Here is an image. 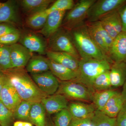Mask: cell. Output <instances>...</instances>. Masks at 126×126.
<instances>
[{
  "instance_id": "cell-44",
  "label": "cell",
  "mask_w": 126,
  "mask_h": 126,
  "mask_svg": "<svg viewBox=\"0 0 126 126\" xmlns=\"http://www.w3.org/2000/svg\"></svg>"
},
{
  "instance_id": "cell-35",
  "label": "cell",
  "mask_w": 126,
  "mask_h": 126,
  "mask_svg": "<svg viewBox=\"0 0 126 126\" xmlns=\"http://www.w3.org/2000/svg\"><path fill=\"white\" fill-rule=\"evenodd\" d=\"M20 36L19 32L7 34L0 37V45L10 46L16 44L19 40Z\"/></svg>"
},
{
  "instance_id": "cell-42",
  "label": "cell",
  "mask_w": 126,
  "mask_h": 126,
  "mask_svg": "<svg viewBox=\"0 0 126 126\" xmlns=\"http://www.w3.org/2000/svg\"><path fill=\"white\" fill-rule=\"evenodd\" d=\"M122 87L123 89L121 93L124 98L125 102L126 103V80Z\"/></svg>"
},
{
  "instance_id": "cell-41",
  "label": "cell",
  "mask_w": 126,
  "mask_h": 126,
  "mask_svg": "<svg viewBox=\"0 0 126 126\" xmlns=\"http://www.w3.org/2000/svg\"><path fill=\"white\" fill-rule=\"evenodd\" d=\"M4 75L2 72H0V98L1 94V90L3 87L4 83Z\"/></svg>"
},
{
  "instance_id": "cell-8",
  "label": "cell",
  "mask_w": 126,
  "mask_h": 126,
  "mask_svg": "<svg viewBox=\"0 0 126 126\" xmlns=\"http://www.w3.org/2000/svg\"><path fill=\"white\" fill-rule=\"evenodd\" d=\"M31 78L40 89L46 95L55 94L58 89L60 82L50 70L40 73L31 74Z\"/></svg>"
},
{
  "instance_id": "cell-13",
  "label": "cell",
  "mask_w": 126,
  "mask_h": 126,
  "mask_svg": "<svg viewBox=\"0 0 126 126\" xmlns=\"http://www.w3.org/2000/svg\"><path fill=\"white\" fill-rule=\"evenodd\" d=\"M65 11H53L49 14L44 27L39 32L49 38L60 28L65 14Z\"/></svg>"
},
{
  "instance_id": "cell-15",
  "label": "cell",
  "mask_w": 126,
  "mask_h": 126,
  "mask_svg": "<svg viewBox=\"0 0 126 126\" xmlns=\"http://www.w3.org/2000/svg\"><path fill=\"white\" fill-rule=\"evenodd\" d=\"M80 101H72L68 104L67 109L73 118L85 119L91 118L96 111L92 103Z\"/></svg>"
},
{
  "instance_id": "cell-2",
  "label": "cell",
  "mask_w": 126,
  "mask_h": 126,
  "mask_svg": "<svg viewBox=\"0 0 126 126\" xmlns=\"http://www.w3.org/2000/svg\"><path fill=\"white\" fill-rule=\"evenodd\" d=\"M70 31L80 58L107 60L111 64L113 63L94 43L88 32L86 23Z\"/></svg>"
},
{
  "instance_id": "cell-14",
  "label": "cell",
  "mask_w": 126,
  "mask_h": 126,
  "mask_svg": "<svg viewBox=\"0 0 126 126\" xmlns=\"http://www.w3.org/2000/svg\"><path fill=\"white\" fill-rule=\"evenodd\" d=\"M113 62H126V32L122 31L114 40L109 51Z\"/></svg>"
},
{
  "instance_id": "cell-28",
  "label": "cell",
  "mask_w": 126,
  "mask_h": 126,
  "mask_svg": "<svg viewBox=\"0 0 126 126\" xmlns=\"http://www.w3.org/2000/svg\"><path fill=\"white\" fill-rule=\"evenodd\" d=\"M109 71L110 70L103 72L94 79L92 86L93 92L113 89L111 85Z\"/></svg>"
},
{
  "instance_id": "cell-29",
  "label": "cell",
  "mask_w": 126,
  "mask_h": 126,
  "mask_svg": "<svg viewBox=\"0 0 126 126\" xmlns=\"http://www.w3.org/2000/svg\"><path fill=\"white\" fill-rule=\"evenodd\" d=\"M92 126H116V118H111L96 110L91 118Z\"/></svg>"
},
{
  "instance_id": "cell-39",
  "label": "cell",
  "mask_w": 126,
  "mask_h": 126,
  "mask_svg": "<svg viewBox=\"0 0 126 126\" xmlns=\"http://www.w3.org/2000/svg\"><path fill=\"white\" fill-rule=\"evenodd\" d=\"M122 24V31L126 32V4L118 10Z\"/></svg>"
},
{
  "instance_id": "cell-27",
  "label": "cell",
  "mask_w": 126,
  "mask_h": 126,
  "mask_svg": "<svg viewBox=\"0 0 126 126\" xmlns=\"http://www.w3.org/2000/svg\"><path fill=\"white\" fill-rule=\"evenodd\" d=\"M49 14L47 9L29 16L26 20V25L33 29L41 30L45 24Z\"/></svg>"
},
{
  "instance_id": "cell-34",
  "label": "cell",
  "mask_w": 126,
  "mask_h": 126,
  "mask_svg": "<svg viewBox=\"0 0 126 126\" xmlns=\"http://www.w3.org/2000/svg\"><path fill=\"white\" fill-rule=\"evenodd\" d=\"M75 5L73 0H57L47 9L49 13L53 11H66L72 9Z\"/></svg>"
},
{
  "instance_id": "cell-31",
  "label": "cell",
  "mask_w": 126,
  "mask_h": 126,
  "mask_svg": "<svg viewBox=\"0 0 126 126\" xmlns=\"http://www.w3.org/2000/svg\"><path fill=\"white\" fill-rule=\"evenodd\" d=\"M12 68L10 46L0 45V69L4 71Z\"/></svg>"
},
{
  "instance_id": "cell-33",
  "label": "cell",
  "mask_w": 126,
  "mask_h": 126,
  "mask_svg": "<svg viewBox=\"0 0 126 126\" xmlns=\"http://www.w3.org/2000/svg\"><path fill=\"white\" fill-rule=\"evenodd\" d=\"M14 118V112L9 109L0 101V125L11 126Z\"/></svg>"
},
{
  "instance_id": "cell-16",
  "label": "cell",
  "mask_w": 126,
  "mask_h": 126,
  "mask_svg": "<svg viewBox=\"0 0 126 126\" xmlns=\"http://www.w3.org/2000/svg\"><path fill=\"white\" fill-rule=\"evenodd\" d=\"M19 21L17 1L8 0L0 2V23L15 24Z\"/></svg>"
},
{
  "instance_id": "cell-40",
  "label": "cell",
  "mask_w": 126,
  "mask_h": 126,
  "mask_svg": "<svg viewBox=\"0 0 126 126\" xmlns=\"http://www.w3.org/2000/svg\"><path fill=\"white\" fill-rule=\"evenodd\" d=\"M13 126H33V124L29 122L17 121L14 123Z\"/></svg>"
},
{
  "instance_id": "cell-32",
  "label": "cell",
  "mask_w": 126,
  "mask_h": 126,
  "mask_svg": "<svg viewBox=\"0 0 126 126\" xmlns=\"http://www.w3.org/2000/svg\"><path fill=\"white\" fill-rule=\"evenodd\" d=\"M73 118L67 109H64L55 114L53 118L54 126H68Z\"/></svg>"
},
{
  "instance_id": "cell-12",
  "label": "cell",
  "mask_w": 126,
  "mask_h": 126,
  "mask_svg": "<svg viewBox=\"0 0 126 126\" xmlns=\"http://www.w3.org/2000/svg\"><path fill=\"white\" fill-rule=\"evenodd\" d=\"M10 52L12 68H24L33 56L29 50L18 43L10 45Z\"/></svg>"
},
{
  "instance_id": "cell-24",
  "label": "cell",
  "mask_w": 126,
  "mask_h": 126,
  "mask_svg": "<svg viewBox=\"0 0 126 126\" xmlns=\"http://www.w3.org/2000/svg\"><path fill=\"white\" fill-rule=\"evenodd\" d=\"M54 1L51 0H23L20 4L23 11L29 16L48 9Z\"/></svg>"
},
{
  "instance_id": "cell-11",
  "label": "cell",
  "mask_w": 126,
  "mask_h": 126,
  "mask_svg": "<svg viewBox=\"0 0 126 126\" xmlns=\"http://www.w3.org/2000/svg\"><path fill=\"white\" fill-rule=\"evenodd\" d=\"M19 41L32 53L35 52L41 55L46 54L47 47L45 40L36 34L30 32L21 34Z\"/></svg>"
},
{
  "instance_id": "cell-6",
  "label": "cell",
  "mask_w": 126,
  "mask_h": 126,
  "mask_svg": "<svg viewBox=\"0 0 126 126\" xmlns=\"http://www.w3.org/2000/svg\"><path fill=\"white\" fill-rule=\"evenodd\" d=\"M96 0L79 1L64 18L63 28L71 31L85 24L89 9Z\"/></svg>"
},
{
  "instance_id": "cell-30",
  "label": "cell",
  "mask_w": 126,
  "mask_h": 126,
  "mask_svg": "<svg viewBox=\"0 0 126 126\" xmlns=\"http://www.w3.org/2000/svg\"><path fill=\"white\" fill-rule=\"evenodd\" d=\"M34 103L22 100L14 112V118L30 122V113Z\"/></svg>"
},
{
  "instance_id": "cell-26",
  "label": "cell",
  "mask_w": 126,
  "mask_h": 126,
  "mask_svg": "<svg viewBox=\"0 0 126 126\" xmlns=\"http://www.w3.org/2000/svg\"><path fill=\"white\" fill-rule=\"evenodd\" d=\"M116 89H110L93 93L92 103L96 110L102 111L109 99L113 95L119 92Z\"/></svg>"
},
{
  "instance_id": "cell-7",
  "label": "cell",
  "mask_w": 126,
  "mask_h": 126,
  "mask_svg": "<svg viewBox=\"0 0 126 126\" xmlns=\"http://www.w3.org/2000/svg\"><path fill=\"white\" fill-rule=\"evenodd\" d=\"M126 4V0H98L90 7L87 15V22L99 21L103 16L118 10Z\"/></svg>"
},
{
  "instance_id": "cell-4",
  "label": "cell",
  "mask_w": 126,
  "mask_h": 126,
  "mask_svg": "<svg viewBox=\"0 0 126 126\" xmlns=\"http://www.w3.org/2000/svg\"><path fill=\"white\" fill-rule=\"evenodd\" d=\"M94 92L83 84L75 81H61L55 94L73 101L91 103Z\"/></svg>"
},
{
  "instance_id": "cell-1",
  "label": "cell",
  "mask_w": 126,
  "mask_h": 126,
  "mask_svg": "<svg viewBox=\"0 0 126 126\" xmlns=\"http://www.w3.org/2000/svg\"><path fill=\"white\" fill-rule=\"evenodd\" d=\"M2 72L22 100L41 102L47 96L40 89L24 68H14Z\"/></svg>"
},
{
  "instance_id": "cell-25",
  "label": "cell",
  "mask_w": 126,
  "mask_h": 126,
  "mask_svg": "<svg viewBox=\"0 0 126 126\" xmlns=\"http://www.w3.org/2000/svg\"><path fill=\"white\" fill-rule=\"evenodd\" d=\"M45 112L41 102L34 103L30 111V122L35 126H46Z\"/></svg>"
},
{
  "instance_id": "cell-17",
  "label": "cell",
  "mask_w": 126,
  "mask_h": 126,
  "mask_svg": "<svg viewBox=\"0 0 126 126\" xmlns=\"http://www.w3.org/2000/svg\"><path fill=\"white\" fill-rule=\"evenodd\" d=\"M46 111L49 114H55L61 110L67 108L68 100L61 94H55L47 96L41 101Z\"/></svg>"
},
{
  "instance_id": "cell-18",
  "label": "cell",
  "mask_w": 126,
  "mask_h": 126,
  "mask_svg": "<svg viewBox=\"0 0 126 126\" xmlns=\"http://www.w3.org/2000/svg\"><path fill=\"white\" fill-rule=\"evenodd\" d=\"M48 58L70 69L78 72L79 59L69 54L64 52L47 51Z\"/></svg>"
},
{
  "instance_id": "cell-43",
  "label": "cell",
  "mask_w": 126,
  "mask_h": 126,
  "mask_svg": "<svg viewBox=\"0 0 126 126\" xmlns=\"http://www.w3.org/2000/svg\"><path fill=\"white\" fill-rule=\"evenodd\" d=\"M46 126H54V125H53V124H48V126H47V124H46Z\"/></svg>"
},
{
  "instance_id": "cell-9",
  "label": "cell",
  "mask_w": 126,
  "mask_h": 126,
  "mask_svg": "<svg viewBox=\"0 0 126 126\" xmlns=\"http://www.w3.org/2000/svg\"><path fill=\"white\" fill-rule=\"evenodd\" d=\"M99 21L103 27L113 40L122 32V24L118 10L105 15Z\"/></svg>"
},
{
  "instance_id": "cell-22",
  "label": "cell",
  "mask_w": 126,
  "mask_h": 126,
  "mask_svg": "<svg viewBox=\"0 0 126 126\" xmlns=\"http://www.w3.org/2000/svg\"><path fill=\"white\" fill-rule=\"evenodd\" d=\"M124 103L121 93L119 92L109 99L102 111L110 117L116 118Z\"/></svg>"
},
{
  "instance_id": "cell-37",
  "label": "cell",
  "mask_w": 126,
  "mask_h": 126,
  "mask_svg": "<svg viewBox=\"0 0 126 126\" xmlns=\"http://www.w3.org/2000/svg\"><path fill=\"white\" fill-rule=\"evenodd\" d=\"M116 126H126V103L116 117Z\"/></svg>"
},
{
  "instance_id": "cell-19",
  "label": "cell",
  "mask_w": 126,
  "mask_h": 126,
  "mask_svg": "<svg viewBox=\"0 0 126 126\" xmlns=\"http://www.w3.org/2000/svg\"><path fill=\"white\" fill-rule=\"evenodd\" d=\"M109 73L112 88L122 87L126 80V62L113 63L111 65Z\"/></svg>"
},
{
  "instance_id": "cell-38",
  "label": "cell",
  "mask_w": 126,
  "mask_h": 126,
  "mask_svg": "<svg viewBox=\"0 0 126 126\" xmlns=\"http://www.w3.org/2000/svg\"><path fill=\"white\" fill-rule=\"evenodd\" d=\"M68 126H92L91 118L85 119L73 118Z\"/></svg>"
},
{
  "instance_id": "cell-10",
  "label": "cell",
  "mask_w": 126,
  "mask_h": 126,
  "mask_svg": "<svg viewBox=\"0 0 126 126\" xmlns=\"http://www.w3.org/2000/svg\"><path fill=\"white\" fill-rule=\"evenodd\" d=\"M3 75L4 83L1 94L0 101L6 107L14 112L22 100L8 79L4 74Z\"/></svg>"
},
{
  "instance_id": "cell-21",
  "label": "cell",
  "mask_w": 126,
  "mask_h": 126,
  "mask_svg": "<svg viewBox=\"0 0 126 126\" xmlns=\"http://www.w3.org/2000/svg\"><path fill=\"white\" fill-rule=\"evenodd\" d=\"M48 59L50 70L60 81H73L77 78V72Z\"/></svg>"
},
{
  "instance_id": "cell-3",
  "label": "cell",
  "mask_w": 126,
  "mask_h": 126,
  "mask_svg": "<svg viewBox=\"0 0 126 126\" xmlns=\"http://www.w3.org/2000/svg\"><path fill=\"white\" fill-rule=\"evenodd\" d=\"M111 64L107 60L80 58L77 77L73 81L83 84L93 91L92 86L94 79L103 72L110 70Z\"/></svg>"
},
{
  "instance_id": "cell-5",
  "label": "cell",
  "mask_w": 126,
  "mask_h": 126,
  "mask_svg": "<svg viewBox=\"0 0 126 126\" xmlns=\"http://www.w3.org/2000/svg\"><path fill=\"white\" fill-rule=\"evenodd\" d=\"M48 51L60 52L69 54L80 59L70 31L60 27L55 33L49 38Z\"/></svg>"
},
{
  "instance_id": "cell-23",
  "label": "cell",
  "mask_w": 126,
  "mask_h": 126,
  "mask_svg": "<svg viewBox=\"0 0 126 126\" xmlns=\"http://www.w3.org/2000/svg\"><path fill=\"white\" fill-rule=\"evenodd\" d=\"M26 66V71L31 74L50 70L48 59L41 55L32 56Z\"/></svg>"
},
{
  "instance_id": "cell-20",
  "label": "cell",
  "mask_w": 126,
  "mask_h": 126,
  "mask_svg": "<svg viewBox=\"0 0 126 126\" xmlns=\"http://www.w3.org/2000/svg\"><path fill=\"white\" fill-rule=\"evenodd\" d=\"M86 25L88 32L94 43L102 52L110 58L109 50L105 43L103 35L100 30L101 23L99 21L92 23L87 22L86 23Z\"/></svg>"
},
{
  "instance_id": "cell-36",
  "label": "cell",
  "mask_w": 126,
  "mask_h": 126,
  "mask_svg": "<svg viewBox=\"0 0 126 126\" xmlns=\"http://www.w3.org/2000/svg\"><path fill=\"white\" fill-rule=\"evenodd\" d=\"M19 32L18 30L11 25L4 23L0 24V37L7 34Z\"/></svg>"
}]
</instances>
